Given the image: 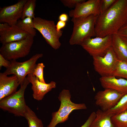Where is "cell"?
<instances>
[{"instance_id": "cell-1", "label": "cell", "mask_w": 127, "mask_h": 127, "mask_svg": "<svg viewBox=\"0 0 127 127\" xmlns=\"http://www.w3.org/2000/svg\"><path fill=\"white\" fill-rule=\"evenodd\" d=\"M127 22V0H116L106 10L98 16L95 26L96 36L112 35Z\"/></svg>"}, {"instance_id": "cell-2", "label": "cell", "mask_w": 127, "mask_h": 127, "mask_svg": "<svg viewBox=\"0 0 127 127\" xmlns=\"http://www.w3.org/2000/svg\"><path fill=\"white\" fill-rule=\"evenodd\" d=\"M98 16L92 15L80 18H72V32L69 43L71 45H81L86 38L96 36L95 26Z\"/></svg>"}, {"instance_id": "cell-3", "label": "cell", "mask_w": 127, "mask_h": 127, "mask_svg": "<svg viewBox=\"0 0 127 127\" xmlns=\"http://www.w3.org/2000/svg\"><path fill=\"white\" fill-rule=\"evenodd\" d=\"M71 95L69 91L64 89L60 93L58 99L60 102L58 110L53 112L51 121L47 127H55L58 123L67 120L70 113L75 110L86 109L87 108L84 103H75L71 100Z\"/></svg>"}, {"instance_id": "cell-4", "label": "cell", "mask_w": 127, "mask_h": 127, "mask_svg": "<svg viewBox=\"0 0 127 127\" xmlns=\"http://www.w3.org/2000/svg\"><path fill=\"white\" fill-rule=\"evenodd\" d=\"M29 83L26 77L17 91L0 100V108L16 116L24 117L27 106L25 101L24 94Z\"/></svg>"}, {"instance_id": "cell-5", "label": "cell", "mask_w": 127, "mask_h": 127, "mask_svg": "<svg viewBox=\"0 0 127 127\" xmlns=\"http://www.w3.org/2000/svg\"><path fill=\"white\" fill-rule=\"evenodd\" d=\"M34 37L29 34L22 40L2 44L0 48V54L9 61L24 57L30 52Z\"/></svg>"}, {"instance_id": "cell-6", "label": "cell", "mask_w": 127, "mask_h": 127, "mask_svg": "<svg viewBox=\"0 0 127 127\" xmlns=\"http://www.w3.org/2000/svg\"><path fill=\"white\" fill-rule=\"evenodd\" d=\"M33 20L35 28L40 33L47 43L55 50L59 49L61 45L59 40L63 31H57L54 22L39 17H35Z\"/></svg>"}, {"instance_id": "cell-7", "label": "cell", "mask_w": 127, "mask_h": 127, "mask_svg": "<svg viewBox=\"0 0 127 127\" xmlns=\"http://www.w3.org/2000/svg\"><path fill=\"white\" fill-rule=\"evenodd\" d=\"M43 56L42 53H36L23 62H19L16 60H10L9 66L3 73L8 75L11 74L15 75L20 86L23 84L26 75L32 74L37 64L36 62Z\"/></svg>"}, {"instance_id": "cell-8", "label": "cell", "mask_w": 127, "mask_h": 127, "mask_svg": "<svg viewBox=\"0 0 127 127\" xmlns=\"http://www.w3.org/2000/svg\"><path fill=\"white\" fill-rule=\"evenodd\" d=\"M92 57L94 69L101 77L112 75L119 60L111 47L104 56Z\"/></svg>"}, {"instance_id": "cell-9", "label": "cell", "mask_w": 127, "mask_h": 127, "mask_svg": "<svg viewBox=\"0 0 127 127\" xmlns=\"http://www.w3.org/2000/svg\"><path fill=\"white\" fill-rule=\"evenodd\" d=\"M112 35L103 37L96 36L84 40L81 45L92 57L103 56L111 47Z\"/></svg>"}, {"instance_id": "cell-10", "label": "cell", "mask_w": 127, "mask_h": 127, "mask_svg": "<svg viewBox=\"0 0 127 127\" xmlns=\"http://www.w3.org/2000/svg\"><path fill=\"white\" fill-rule=\"evenodd\" d=\"M125 94L110 89L98 92L95 96V103L104 111L114 107Z\"/></svg>"}, {"instance_id": "cell-11", "label": "cell", "mask_w": 127, "mask_h": 127, "mask_svg": "<svg viewBox=\"0 0 127 127\" xmlns=\"http://www.w3.org/2000/svg\"><path fill=\"white\" fill-rule=\"evenodd\" d=\"M102 0H89L77 6L69 11L72 18H80L92 15L99 16L101 13Z\"/></svg>"}, {"instance_id": "cell-12", "label": "cell", "mask_w": 127, "mask_h": 127, "mask_svg": "<svg viewBox=\"0 0 127 127\" xmlns=\"http://www.w3.org/2000/svg\"><path fill=\"white\" fill-rule=\"evenodd\" d=\"M27 0H20L15 4L0 8V22L12 26L16 25L21 18L24 6Z\"/></svg>"}, {"instance_id": "cell-13", "label": "cell", "mask_w": 127, "mask_h": 127, "mask_svg": "<svg viewBox=\"0 0 127 127\" xmlns=\"http://www.w3.org/2000/svg\"><path fill=\"white\" fill-rule=\"evenodd\" d=\"M29 34L16 25L11 26L6 23L0 24V42L2 44L22 40Z\"/></svg>"}, {"instance_id": "cell-14", "label": "cell", "mask_w": 127, "mask_h": 127, "mask_svg": "<svg viewBox=\"0 0 127 127\" xmlns=\"http://www.w3.org/2000/svg\"><path fill=\"white\" fill-rule=\"evenodd\" d=\"M27 77L32 84L33 97L37 100H42L46 94L56 87V83L55 82L52 81L48 83H42L32 74L28 75Z\"/></svg>"}, {"instance_id": "cell-15", "label": "cell", "mask_w": 127, "mask_h": 127, "mask_svg": "<svg viewBox=\"0 0 127 127\" xmlns=\"http://www.w3.org/2000/svg\"><path fill=\"white\" fill-rule=\"evenodd\" d=\"M19 85L15 75L8 76L3 72H0V100L16 92Z\"/></svg>"}, {"instance_id": "cell-16", "label": "cell", "mask_w": 127, "mask_h": 127, "mask_svg": "<svg viewBox=\"0 0 127 127\" xmlns=\"http://www.w3.org/2000/svg\"><path fill=\"white\" fill-rule=\"evenodd\" d=\"M99 81L102 86L104 89H110L122 94L127 93V80L117 78L113 76L101 77Z\"/></svg>"}, {"instance_id": "cell-17", "label": "cell", "mask_w": 127, "mask_h": 127, "mask_svg": "<svg viewBox=\"0 0 127 127\" xmlns=\"http://www.w3.org/2000/svg\"><path fill=\"white\" fill-rule=\"evenodd\" d=\"M111 47L119 60L127 62V44L117 33L112 35Z\"/></svg>"}, {"instance_id": "cell-18", "label": "cell", "mask_w": 127, "mask_h": 127, "mask_svg": "<svg viewBox=\"0 0 127 127\" xmlns=\"http://www.w3.org/2000/svg\"><path fill=\"white\" fill-rule=\"evenodd\" d=\"M91 127H115L111 120L113 115L107 112L98 109Z\"/></svg>"}, {"instance_id": "cell-19", "label": "cell", "mask_w": 127, "mask_h": 127, "mask_svg": "<svg viewBox=\"0 0 127 127\" xmlns=\"http://www.w3.org/2000/svg\"><path fill=\"white\" fill-rule=\"evenodd\" d=\"M23 117L28 121L29 127H43L41 120L38 118L34 111L28 106Z\"/></svg>"}, {"instance_id": "cell-20", "label": "cell", "mask_w": 127, "mask_h": 127, "mask_svg": "<svg viewBox=\"0 0 127 127\" xmlns=\"http://www.w3.org/2000/svg\"><path fill=\"white\" fill-rule=\"evenodd\" d=\"M16 25L21 29L34 37L36 35V30L34 27L33 19L26 17L19 20Z\"/></svg>"}, {"instance_id": "cell-21", "label": "cell", "mask_w": 127, "mask_h": 127, "mask_svg": "<svg viewBox=\"0 0 127 127\" xmlns=\"http://www.w3.org/2000/svg\"><path fill=\"white\" fill-rule=\"evenodd\" d=\"M36 1V0H27L23 7L21 19L26 17L33 19L35 18L34 12Z\"/></svg>"}, {"instance_id": "cell-22", "label": "cell", "mask_w": 127, "mask_h": 127, "mask_svg": "<svg viewBox=\"0 0 127 127\" xmlns=\"http://www.w3.org/2000/svg\"><path fill=\"white\" fill-rule=\"evenodd\" d=\"M127 111V93L120 99L117 104L113 108L107 111L113 115L118 114Z\"/></svg>"}, {"instance_id": "cell-23", "label": "cell", "mask_w": 127, "mask_h": 127, "mask_svg": "<svg viewBox=\"0 0 127 127\" xmlns=\"http://www.w3.org/2000/svg\"><path fill=\"white\" fill-rule=\"evenodd\" d=\"M111 119L115 127H127V111L113 115Z\"/></svg>"}, {"instance_id": "cell-24", "label": "cell", "mask_w": 127, "mask_h": 127, "mask_svg": "<svg viewBox=\"0 0 127 127\" xmlns=\"http://www.w3.org/2000/svg\"><path fill=\"white\" fill-rule=\"evenodd\" d=\"M112 76L127 80V62L119 60Z\"/></svg>"}, {"instance_id": "cell-25", "label": "cell", "mask_w": 127, "mask_h": 127, "mask_svg": "<svg viewBox=\"0 0 127 127\" xmlns=\"http://www.w3.org/2000/svg\"><path fill=\"white\" fill-rule=\"evenodd\" d=\"M45 66L43 63H39L36 64L32 74L36 77L41 82L46 83L43 76V70Z\"/></svg>"}, {"instance_id": "cell-26", "label": "cell", "mask_w": 127, "mask_h": 127, "mask_svg": "<svg viewBox=\"0 0 127 127\" xmlns=\"http://www.w3.org/2000/svg\"><path fill=\"white\" fill-rule=\"evenodd\" d=\"M60 1L65 7L75 8L79 4L86 1L85 0H61Z\"/></svg>"}, {"instance_id": "cell-27", "label": "cell", "mask_w": 127, "mask_h": 127, "mask_svg": "<svg viewBox=\"0 0 127 127\" xmlns=\"http://www.w3.org/2000/svg\"><path fill=\"white\" fill-rule=\"evenodd\" d=\"M116 0H102L101 13L108 9L115 3Z\"/></svg>"}, {"instance_id": "cell-28", "label": "cell", "mask_w": 127, "mask_h": 127, "mask_svg": "<svg viewBox=\"0 0 127 127\" xmlns=\"http://www.w3.org/2000/svg\"><path fill=\"white\" fill-rule=\"evenodd\" d=\"M96 115V112H92L85 123L80 127H91Z\"/></svg>"}, {"instance_id": "cell-29", "label": "cell", "mask_w": 127, "mask_h": 127, "mask_svg": "<svg viewBox=\"0 0 127 127\" xmlns=\"http://www.w3.org/2000/svg\"><path fill=\"white\" fill-rule=\"evenodd\" d=\"M10 64V61L5 59L3 56L0 54V69L2 66L6 68H8Z\"/></svg>"}, {"instance_id": "cell-30", "label": "cell", "mask_w": 127, "mask_h": 127, "mask_svg": "<svg viewBox=\"0 0 127 127\" xmlns=\"http://www.w3.org/2000/svg\"><path fill=\"white\" fill-rule=\"evenodd\" d=\"M117 33L121 37L127 38V22L120 28Z\"/></svg>"}, {"instance_id": "cell-31", "label": "cell", "mask_w": 127, "mask_h": 127, "mask_svg": "<svg viewBox=\"0 0 127 127\" xmlns=\"http://www.w3.org/2000/svg\"><path fill=\"white\" fill-rule=\"evenodd\" d=\"M66 22L59 20L56 25L57 31L58 32H61L62 31L61 29L65 27L66 26Z\"/></svg>"}, {"instance_id": "cell-32", "label": "cell", "mask_w": 127, "mask_h": 127, "mask_svg": "<svg viewBox=\"0 0 127 127\" xmlns=\"http://www.w3.org/2000/svg\"><path fill=\"white\" fill-rule=\"evenodd\" d=\"M58 19L59 20L66 22L68 21L69 17L67 14L63 13L61 14L59 16Z\"/></svg>"}, {"instance_id": "cell-33", "label": "cell", "mask_w": 127, "mask_h": 127, "mask_svg": "<svg viewBox=\"0 0 127 127\" xmlns=\"http://www.w3.org/2000/svg\"><path fill=\"white\" fill-rule=\"evenodd\" d=\"M123 39V40H124V41H125L126 43L127 44V38H125L123 37H122Z\"/></svg>"}]
</instances>
